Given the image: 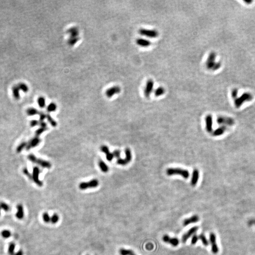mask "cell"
I'll use <instances>...</instances> for the list:
<instances>
[{"instance_id":"cell-1","label":"cell","mask_w":255,"mask_h":255,"mask_svg":"<svg viewBox=\"0 0 255 255\" xmlns=\"http://www.w3.org/2000/svg\"><path fill=\"white\" fill-rule=\"evenodd\" d=\"M217 54L215 52H211L209 54L206 62V68L210 70L216 71L218 70L221 66L220 62H216Z\"/></svg>"},{"instance_id":"cell-2","label":"cell","mask_w":255,"mask_h":255,"mask_svg":"<svg viewBox=\"0 0 255 255\" xmlns=\"http://www.w3.org/2000/svg\"><path fill=\"white\" fill-rule=\"evenodd\" d=\"M166 173L168 176L174 175H180L185 178H188L190 176V173L188 170L178 168H168L166 170Z\"/></svg>"},{"instance_id":"cell-3","label":"cell","mask_w":255,"mask_h":255,"mask_svg":"<svg viewBox=\"0 0 255 255\" xmlns=\"http://www.w3.org/2000/svg\"><path fill=\"white\" fill-rule=\"evenodd\" d=\"M253 99V96L251 94L249 93H246L242 94V96L238 98H236L235 100V105L236 108L240 107L242 104L246 101H250Z\"/></svg>"},{"instance_id":"cell-4","label":"cell","mask_w":255,"mask_h":255,"mask_svg":"<svg viewBox=\"0 0 255 255\" xmlns=\"http://www.w3.org/2000/svg\"><path fill=\"white\" fill-rule=\"evenodd\" d=\"M99 185V181L96 179H93L89 182H82L79 185V188L81 190H85L89 188H95Z\"/></svg>"},{"instance_id":"cell-5","label":"cell","mask_w":255,"mask_h":255,"mask_svg":"<svg viewBox=\"0 0 255 255\" xmlns=\"http://www.w3.org/2000/svg\"><path fill=\"white\" fill-rule=\"evenodd\" d=\"M139 32L141 35L149 38H156L159 36L158 32L155 29L141 28L139 30Z\"/></svg>"},{"instance_id":"cell-6","label":"cell","mask_w":255,"mask_h":255,"mask_svg":"<svg viewBox=\"0 0 255 255\" xmlns=\"http://www.w3.org/2000/svg\"><path fill=\"white\" fill-rule=\"evenodd\" d=\"M209 241L211 245V250L213 254H217L219 252V248L217 243V238L215 233H211L209 235Z\"/></svg>"},{"instance_id":"cell-7","label":"cell","mask_w":255,"mask_h":255,"mask_svg":"<svg viewBox=\"0 0 255 255\" xmlns=\"http://www.w3.org/2000/svg\"><path fill=\"white\" fill-rule=\"evenodd\" d=\"M154 87V82L152 79L147 80L144 89V95L146 97H149L153 91Z\"/></svg>"},{"instance_id":"cell-8","label":"cell","mask_w":255,"mask_h":255,"mask_svg":"<svg viewBox=\"0 0 255 255\" xmlns=\"http://www.w3.org/2000/svg\"><path fill=\"white\" fill-rule=\"evenodd\" d=\"M40 174V170L38 167H35L33 170L32 174V179L35 182L37 185L39 187H42L43 185V183L39 178V176Z\"/></svg>"},{"instance_id":"cell-9","label":"cell","mask_w":255,"mask_h":255,"mask_svg":"<svg viewBox=\"0 0 255 255\" xmlns=\"http://www.w3.org/2000/svg\"><path fill=\"white\" fill-rule=\"evenodd\" d=\"M217 122L219 124H225L227 125L232 126L234 125L235 121L234 120L231 118L221 116L217 118Z\"/></svg>"},{"instance_id":"cell-10","label":"cell","mask_w":255,"mask_h":255,"mask_svg":"<svg viewBox=\"0 0 255 255\" xmlns=\"http://www.w3.org/2000/svg\"><path fill=\"white\" fill-rule=\"evenodd\" d=\"M198 230V226H194L192 227L191 229L189 230L186 233L183 234L181 238V241L183 243H185L187 240L192 236L195 234V233Z\"/></svg>"},{"instance_id":"cell-11","label":"cell","mask_w":255,"mask_h":255,"mask_svg":"<svg viewBox=\"0 0 255 255\" xmlns=\"http://www.w3.org/2000/svg\"><path fill=\"white\" fill-rule=\"evenodd\" d=\"M163 241L166 243L171 244L173 247H177L179 244V240L177 238H171L168 235H165L163 237Z\"/></svg>"},{"instance_id":"cell-12","label":"cell","mask_w":255,"mask_h":255,"mask_svg":"<svg viewBox=\"0 0 255 255\" xmlns=\"http://www.w3.org/2000/svg\"><path fill=\"white\" fill-rule=\"evenodd\" d=\"M121 89L119 86H114L107 89L105 92L106 96L108 98L113 97L114 95L121 92Z\"/></svg>"},{"instance_id":"cell-13","label":"cell","mask_w":255,"mask_h":255,"mask_svg":"<svg viewBox=\"0 0 255 255\" xmlns=\"http://www.w3.org/2000/svg\"><path fill=\"white\" fill-rule=\"evenodd\" d=\"M40 142L41 140L39 138V137H36L32 139L31 140H30V141L28 143H27V145L26 148L27 150H29L30 149L38 146L40 144Z\"/></svg>"},{"instance_id":"cell-14","label":"cell","mask_w":255,"mask_h":255,"mask_svg":"<svg viewBox=\"0 0 255 255\" xmlns=\"http://www.w3.org/2000/svg\"><path fill=\"white\" fill-rule=\"evenodd\" d=\"M205 127L207 132L210 133L213 129V118L211 115H208L205 117Z\"/></svg>"},{"instance_id":"cell-15","label":"cell","mask_w":255,"mask_h":255,"mask_svg":"<svg viewBox=\"0 0 255 255\" xmlns=\"http://www.w3.org/2000/svg\"><path fill=\"white\" fill-rule=\"evenodd\" d=\"M199 220V218L197 215H193V216L185 219L183 222V225L186 226L191 223H194L198 222Z\"/></svg>"},{"instance_id":"cell-16","label":"cell","mask_w":255,"mask_h":255,"mask_svg":"<svg viewBox=\"0 0 255 255\" xmlns=\"http://www.w3.org/2000/svg\"><path fill=\"white\" fill-rule=\"evenodd\" d=\"M17 212L16 217L19 220L22 219L24 217V211L23 205L21 204H18L17 205Z\"/></svg>"},{"instance_id":"cell-17","label":"cell","mask_w":255,"mask_h":255,"mask_svg":"<svg viewBox=\"0 0 255 255\" xmlns=\"http://www.w3.org/2000/svg\"><path fill=\"white\" fill-rule=\"evenodd\" d=\"M199 177V172L198 169L194 170L191 180V184L192 186H195L198 182Z\"/></svg>"},{"instance_id":"cell-18","label":"cell","mask_w":255,"mask_h":255,"mask_svg":"<svg viewBox=\"0 0 255 255\" xmlns=\"http://www.w3.org/2000/svg\"><path fill=\"white\" fill-rule=\"evenodd\" d=\"M136 43L138 45L142 47H149L151 44V43L150 41L143 38L137 39L136 40Z\"/></svg>"},{"instance_id":"cell-19","label":"cell","mask_w":255,"mask_h":255,"mask_svg":"<svg viewBox=\"0 0 255 255\" xmlns=\"http://www.w3.org/2000/svg\"><path fill=\"white\" fill-rule=\"evenodd\" d=\"M35 164H38V165L40 166L41 167L44 168L50 169L51 167V165L49 162L41 159L37 158Z\"/></svg>"},{"instance_id":"cell-20","label":"cell","mask_w":255,"mask_h":255,"mask_svg":"<svg viewBox=\"0 0 255 255\" xmlns=\"http://www.w3.org/2000/svg\"><path fill=\"white\" fill-rule=\"evenodd\" d=\"M20 90L19 89L18 85H16L13 86L12 89V91L13 96L16 99L18 100L20 98Z\"/></svg>"},{"instance_id":"cell-21","label":"cell","mask_w":255,"mask_h":255,"mask_svg":"<svg viewBox=\"0 0 255 255\" xmlns=\"http://www.w3.org/2000/svg\"><path fill=\"white\" fill-rule=\"evenodd\" d=\"M67 33L70 35V37H78L79 30L76 27H72L67 30Z\"/></svg>"},{"instance_id":"cell-22","label":"cell","mask_w":255,"mask_h":255,"mask_svg":"<svg viewBox=\"0 0 255 255\" xmlns=\"http://www.w3.org/2000/svg\"><path fill=\"white\" fill-rule=\"evenodd\" d=\"M227 128L225 126H222L216 129L213 133V135L214 136H219L223 135L226 130Z\"/></svg>"},{"instance_id":"cell-23","label":"cell","mask_w":255,"mask_h":255,"mask_svg":"<svg viewBox=\"0 0 255 255\" xmlns=\"http://www.w3.org/2000/svg\"><path fill=\"white\" fill-rule=\"evenodd\" d=\"M125 153L126 156H125V158L124 159V161H125L127 165L131 161V159H132V154H131V152L129 148H126V150L125 151Z\"/></svg>"},{"instance_id":"cell-24","label":"cell","mask_w":255,"mask_h":255,"mask_svg":"<svg viewBox=\"0 0 255 255\" xmlns=\"http://www.w3.org/2000/svg\"><path fill=\"white\" fill-rule=\"evenodd\" d=\"M99 166L102 172H107L109 171V167L102 160H100L98 163Z\"/></svg>"},{"instance_id":"cell-25","label":"cell","mask_w":255,"mask_h":255,"mask_svg":"<svg viewBox=\"0 0 255 255\" xmlns=\"http://www.w3.org/2000/svg\"><path fill=\"white\" fill-rule=\"evenodd\" d=\"M165 93V89L163 87H159L154 91V95L158 97L163 95Z\"/></svg>"},{"instance_id":"cell-26","label":"cell","mask_w":255,"mask_h":255,"mask_svg":"<svg viewBox=\"0 0 255 255\" xmlns=\"http://www.w3.org/2000/svg\"><path fill=\"white\" fill-rule=\"evenodd\" d=\"M16 244L14 242H11L8 246V252L9 255H14Z\"/></svg>"},{"instance_id":"cell-27","label":"cell","mask_w":255,"mask_h":255,"mask_svg":"<svg viewBox=\"0 0 255 255\" xmlns=\"http://www.w3.org/2000/svg\"><path fill=\"white\" fill-rule=\"evenodd\" d=\"M198 239L201 241L202 244L204 246L207 247L208 246L209 242L203 233H201L198 236Z\"/></svg>"},{"instance_id":"cell-28","label":"cell","mask_w":255,"mask_h":255,"mask_svg":"<svg viewBox=\"0 0 255 255\" xmlns=\"http://www.w3.org/2000/svg\"><path fill=\"white\" fill-rule=\"evenodd\" d=\"M79 38L78 37H70L68 41V44L70 46L74 45L76 43L79 41Z\"/></svg>"},{"instance_id":"cell-29","label":"cell","mask_w":255,"mask_h":255,"mask_svg":"<svg viewBox=\"0 0 255 255\" xmlns=\"http://www.w3.org/2000/svg\"><path fill=\"white\" fill-rule=\"evenodd\" d=\"M39 113L38 110L34 108H28L26 111V114L29 116H34L36 115H38Z\"/></svg>"},{"instance_id":"cell-30","label":"cell","mask_w":255,"mask_h":255,"mask_svg":"<svg viewBox=\"0 0 255 255\" xmlns=\"http://www.w3.org/2000/svg\"><path fill=\"white\" fill-rule=\"evenodd\" d=\"M17 85H18L19 89L21 91H22V92H23L24 93H26V92H27L28 91V90H29L28 87L27 86V85L25 83L21 82V83H19Z\"/></svg>"},{"instance_id":"cell-31","label":"cell","mask_w":255,"mask_h":255,"mask_svg":"<svg viewBox=\"0 0 255 255\" xmlns=\"http://www.w3.org/2000/svg\"><path fill=\"white\" fill-rule=\"evenodd\" d=\"M119 253L121 255H132L135 254L133 251L130 249H121L119 250Z\"/></svg>"},{"instance_id":"cell-32","label":"cell","mask_w":255,"mask_h":255,"mask_svg":"<svg viewBox=\"0 0 255 255\" xmlns=\"http://www.w3.org/2000/svg\"><path fill=\"white\" fill-rule=\"evenodd\" d=\"M57 109V105L54 102H51L47 107V111L49 113L53 112L56 111Z\"/></svg>"},{"instance_id":"cell-33","label":"cell","mask_w":255,"mask_h":255,"mask_svg":"<svg viewBox=\"0 0 255 255\" xmlns=\"http://www.w3.org/2000/svg\"><path fill=\"white\" fill-rule=\"evenodd\" d=\"M46 119H47L48 121L51 124V126H52L53 127H55L57 126V123L56 122V121L51 117V116L50 115H49V114L46 115Z\"/></svg>"},{"instance_id":"cell-34","label":"cell","mask_w":255,"mask_h":255,"mask_svg":"<svg viewBox=\"0 0 255 255\" xmlns=\"http://www.w3.org/2000/svg\"><path fill=\"white\" fill-rule=\"evenodd\" d=\"M0 207L1 208V209L3 210V211L6 212H9L10 209H11V207L10 206V205L7 203H5V202H0Z\"/></svg>"},{"instance_id":"cell-35","label":"cell","mask_w":255,"mask_h":255,"mask_svg":"<svg viewBox=\"0 0 255 255\" xmlns=\"http://www.w3.org/2000/svg\"><path fill=\"white\" fill-rule=\"evenodd\" d=\"M38 103L39 106L40 108H43L45 107V104H46L45 98L44 97H42V96L39 97L38 98Z\"/></svg>"},{"instance_id":"cell-36","label":"cell","mask_w":255,"mask_h":255,"mask_svg":"<svg viewBox=\"0 0 255 255\" xmlns=\"http://www.w3.org/2000/svg\"><path fill=\"white\" fill-rule=\"evenodd\" d=\"M1 235L4 239H8L11 236L12 233L9 230H4L1 232Z\"/></svg>"},{"instance_id":"cell-37","label":"cell","mask_w":255,"mask_h":255,"mask_svg":"<svg viewBox=\"0 0 255 255\" xmlns=\"http://www.w3.org/2000/svg\"><path fill=\"white\" fill-rule=\"evenodd\" d=\"M47 129V128H42L40 127L35 132V134L36 137H38L40 136L43 133H44L45 131Z\"/></svg>"},{"instance_id":"cell-38","label":"cell","mask_w":255,"mask_h":255,"mask_svg":"<svg viewBox=\"0 0 255 255\" xmlns=\"http://www.w3.org/2000/svg\"><path fill=\"white\" fill-rule=\"evenodd\" d=\"M26 145H27V143H26V142H22V143H21L17 147V152L18 153L21 152L24 148L26 147Z\"/></svg>"},{"instance_id":"cell-39","label":"cell","mask_w":255,"mask_h":255,"mask_svg":"<svg viewBox=\"0 0 255 255\" xmlns=\"http://www.w3.org/2000/svg\"><path fill=\"white\" fill-rule=\"evenodd\" d=\"M59 220V216L56 214H53L51 217V222L52 224L56 223Z\"/></svg>"},{"instance_id":"cell-40","label":"cell","mask_w":255,"mask_h":255,"mask_svg":"<svg viewBox=\"0 0 255 255\" xmlns=\"http://www.w3.org/2000/svg\"><path fill=\"white\" fill-rule=\"evenodd\" d=\"M42 217H43V220L46 223H48L51 222V217H50L49 214L47 213H46V212L44 213L43 214Z\"/></svg>"},{"instance_id":"cell-41","label":"cell","mask_w":255,"mask_h":255,"mask_svg":"<svg viewBox=\"0 0 255 255\" xmlns=\"http://www.w3.org/2000/svg\"><path fill=\"white\" fill-rule=\"evenodd\" d=\"M100 149H101V151H102V153H105L106 154L108 153H110L109 147H107L106 146H105V145L102 146L100 147Z\"/></svg>"},{"instance_id":"cell-42","label":"cell","mask_w":255,"mask_h":255,"mask_svg":"<svg viewBox=\"0 0 255 255\" xmlns=\"http://www.w3.org/2000/svg\"><path fill=\"white\" fill-rule=\"evenodd\" d=\"M28 159L31 161V162L33 163H36V160L37 159V158L33 154H30L28 155Z\"/></svg>"},{"instance_id":"cell-43","label":"cell","mask_w":255,"mask_h":255,"mask_svg":"<svg viewBox=\"0 0 255 255\" xmlns=\"http://www.w3.org/2000/svg\"><path fill=\"white\" fill-rule=\"evenodd\" d=\"M198 236L197 235H196V234H194L192 239H191V244L192 245H195V244H196V243L198 242Z\"/></svg>"},{"instance_id":"cell-44","label":"cell","mask_w":255,"mask_h":255,"mask_svg":"<svg viewBox=\"0 0 255 255\" xmlns=\"http://www.w3.org/2000/svg\"><path fill=\"white\" fill-rule=\"evenodd\" d=\"M39 120L40 121H44L46 118V115H45L43 112H39Z\"/></svg>"},{"instance_id":"cell-45","label":"cell","mask_w":255,"mask_h":255,"mask_svg":"<svg viewBox=\"0 0 255 255\" xmlns=\"http://www.w3.org/2000/svg\"><path fill=\"white\" fill-rule=\"evenodd\" d=\"M114 157V156L113 155V153H109L107 154H106V159L108 161H112Z\"/></svg>"},{"instance_id":"cell-46","label":"cell","mask_w":255,"mask_h":255,"mask_svg":"<svg viewBox=\"0 0 255 255\" xmlns=\"http://www.w3.org/2000/svg\"><path fill=\"white\" fill-rule=\"evenodd\" d=\"M113 155L114 156V157L117 158V159H119V158H120V156H121V151L118 150H115L114 152H113Z\"/></svg>"},{"instance_id":"cell-47","label":"cell","mask_w":255,"mask_h":255,"mask_svg":"<svg viewBox=\"0 0 255 255\" xmlns=\"http://www.w3.org/2000/svg\"><path fill=\"white\" fill-rule=\"evenodd\" d=\"M23 172L29 178L31 179H32V175H31V174L29 173V172H28V170L26 168L24 169Z\"/></svg>"},{"instance_id":"cell-48","label":"cell","mask_w":255,"mask_h":255,"mask_svg":"<svg viewBox=\"0 0 255 255\" xmlns=\"http://www.w3.org/2000/svg\"><path fill=\"white\" fill-rule=\"evenodd\" d=\"M38 124H39V122H38V121H37V120H32L30 122V126L32 127H35V126L38 125Z\"/></svg>"},{"instance_id":"cell-49","label":"cell","mask_w":255,"mask_h":255,"mask_svg":"<svg viewBox=\"0 0 255 255\" xmlns=\"http://www.w3.org/2000/svg\"><path fill=\"white\" fill-rule=\"evenodd\" d=\"M238 90L237 89H233L231 92V96H232V97L233 98H235L237 97V95H238Z\"/></svg>"},{"instance_id":"cell-50","label":"cell","mask_w":255,"mask_h":255,"mask_svg":"<svg viewBox=\"0 0 255 255\" xmlns=\"http://www.w3.org/2000/svg\"><path fill=\"white\" fill-rule=\"evenodd\" d=\"M39 125L42 128H47V124L45 121H40Z\"/></svg>"},{"instance_id":"cell-51","label":"cell","mask_w":255,"mask_h":255,"mask_svg":"<svg viewBox=\"0 0 255 255\" xmlns=\"http://www.w3.org/2000/svg\"><path fill=\"white\" fill-rule=\"evenodd\" d=\"M23 251L22 250H20L18 251L17 252L15 253L14 255H23Z\"/></svg>"},{"instance_id":"cell-52","label":"cell","mask_w":255,"mask_h":255,"mask_svg":"<svg viewBox=\"0 0 255 255\" xmlns=\"http://www.w3.org/2000/svg\"><path fill=\"white\" fill-rule=\"evenodd\" d=\"M1 208H0V214H1Z\"/></svg>"},{"instance_id":"cell-53","label":"cell","mask_w":255,"mask_h":255,"mask_svg":"<svg viewBox=\"0 0 255 255\" xmlns=\"http://www.w3.org/2000/svg\"><path fill=\"white\" fill-rule=\"evenodd\" d=\"M135 255V254H133V255Z\"/></svg>"}]
</instances>
